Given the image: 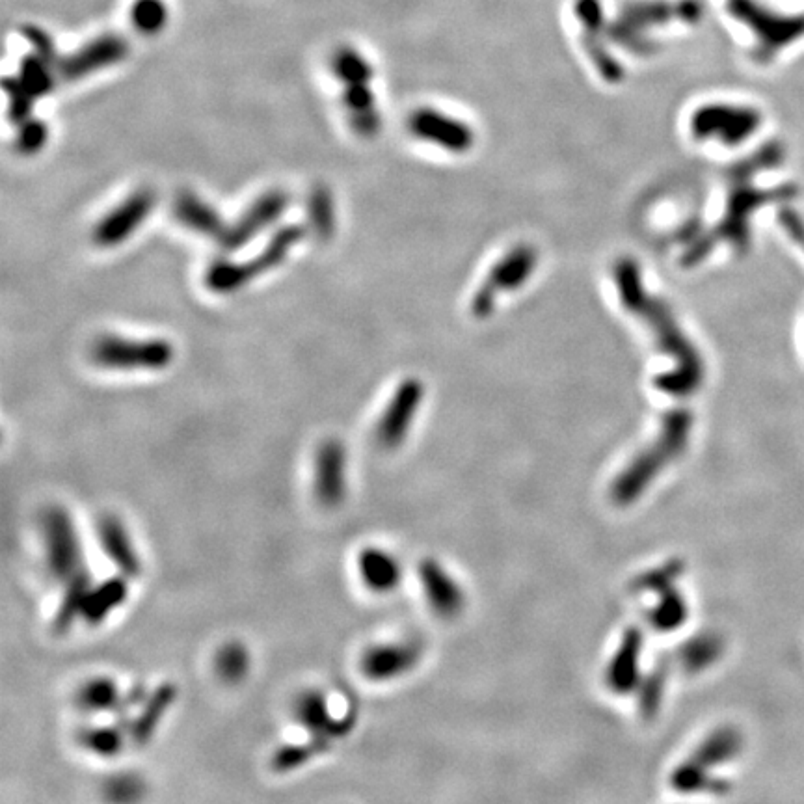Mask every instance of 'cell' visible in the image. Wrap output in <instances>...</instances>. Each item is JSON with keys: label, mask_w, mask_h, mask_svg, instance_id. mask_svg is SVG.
I'll use <instances>...</instances> for the list:
<instances>
[{"label": "cell", "mask_w": 804, "mask_h": 804, "mask_svg": "<svg viewBox=\"0 0 804 804\" xmlns=\"http://www.w3.org/2000/svg\"><path fill=\"white\" fill-rule=\"evenodd\" d=\"M77 698H79V706L82 710L92 711V713L118 711L123 702L120 687L114 680L105 678V676H99V678H94L82 685Z\"/></svg>", "instance_id": "29"}, {"label": "cell", "mask_w": 804, "mask_h": 804, "mask_svg": "<svg viewBox=\"0 0 804 804\" xmlns=\"http://www.w3.org/2000/svg\"><path fill=\"white\" fill-rule=\"evenodd\" d=\"M112 797L114 799H121L123 801V791H127L129 793V799H134L136 795H138V791L142 790L140 786H138V782L134 780V778H118V780H114V784H112Z\"/></svg>", "instance_id": "39"}, {"label": "cell", "mask_w": 804, "mask_h": 804, "mask_svg": "<svg viewBox=\"0 0 804 804\" xmlns=\"http://www.w3.org/2000/svg\"><path fill=\"white\" fill-rule=\"evenodd\" d=\"M127 596H129V585L125 581V576L121 574L118 577H110L88 592V598L82 607V620L90 626L101 624L110 617L114 609L125 603Z\"/></svg>", "instance_id": "24"}, {"label": "cell", "mask_w": 804, "mask_h": 804, "mask_svg": "<svg viewBox=\"0 0 804 804\" xmlns=\"http://www.w3.org/2000/svg\"><path fill=\"white\" fill-rule=\"evenodd\" d=\"M419 577L430 609L438 617L451 620L464 611L466 592L442 564L434 559H425L419 564Z\"/></svg>", "instance_id": "17"}, {"label": "cell", "mask_w": 804, "mask_h": 804, "mask_svg": "<svg viewBox=\"0 0 804 804\" xmlns=\"http://www.w3.org/2000/svg\"><path fill=\"white\" fill-rule=\"evenodd\" d=\"M216 674L226 684H239L250 670L248 650L241 643H229L218 650L215 659Z\"/></svg>", "instance_id": "32"}, {"label": "cell", "mask_w": 804, "mask_h": 804, "mask_svg": "<svg viewBox=\"0 0 804 804\" xmlns=\"http://www.w3.org/2000/svg\"><path fill=\"white\" fill-rule=\"evenodd\" d=\"M332 739L322 736H313L306 743H291L285 745L282 749H278L274 758H272V767L278 773H287V771H295L298 767L308 764L313 758H317L322 752L330 749Z\"/></svg>", "instance_id": "31"}, {"label": "cell", "mask_w": 804, "mask_h": 804, "mask_svg": "<svg viewBox=\"0 0 804 804\" xmlns=\"http://www.w3.org/2000/svg\"><path fill=\"white\" fill-rule=\"evenodd\" d=\"M175 695H177V691H175L174 684H161L155 691H151L148 697L144 698V706L138 713V717L131 721V728H129V737L134 745L142 747L151 741V737L155 736L164 715L172 708Z\"/></svg>", "instance_id": "23"}, {"label": "cell", "mask_w": 804, "mask_h": 804, "mask_svg": "<svg viewBox=\"0 0 804 804\" xmlns=\"http://www.w3.org/2000/svg\"><path fill=\"white\" fill-rule=\"evenodd\" d=\"M123 54H125V43H121L120 40L107 38V40L95 41L86 49H82L81 53L64 60L60 71L66 81H79L97 69L116 64L123 58Z\"/></svg>", "instance_id": "22"}, {"label": "cell", "mask_w": 804, "mask_h": 804, "mask_svg": "<svg viewBox=\"0 0 804 804\" xmlns=\"http://www.w3.org/2000/svg\"><path fill=\"white\" fill-rule=\"evenodd\" d=\"M421 656L423 644L417 641L378 644L363 654L360 667L367 680L389 682L408 674L419 663Z\"/></svg>", "instance_id": "14"}, {"label": "cell", "mask_w": 804, "mask_h": 804, "mask_svg": "<svg viewBox=\"0 0 804 804\" xmlns=\"http://www.w3.org/2000/svg\"><path fill=\"white\" fill-rule=\"evenodd\" d=\"M689 618V603L676 587L657 594V603L648 613V622L661 633L680 630Z\"/></svg>", "instance_id": "27"}, {"label": "cell", "mask_w": 804, "mask_h": 804, "mask_svg": "<svg viewBox=\"0 0 804 804\" xmlns=\"http://www.w3.org/2000/svg\"><path fill=\"white\" fill-rule=\"evenodd\" d=\"M175 220L198 235L213 237L218 241L226 229V222L213 205L200 198L194 192H179L174 200Z\"/></svg>", "instance_id": "19"}, {"label": "cell", "mask_w": 804, "mask_h": 804, "mask_svg": "<svg viewBox=\"0 0 804 804\" xmlns=\"http://www.w3.org/2000/svg\"><path fill=\"white\" fill-rule=\"evenodd\" d=\"M760 125L762 116L756 108L736 105H706L691 118V131L697 138H717L726 146L745 142Z\"/></svg>", "instance_id": "9"}, {"label": "cell", "mask_w": 804, "mask_h": 804, "mask_svg": "<svg viewBox=\"0 0 804 804\" xmlns=\"http://www.w3.org/2000/svg\"><path fill=\"white\" fill-rule=\"evenodd\" d=\"M536 263L538 254L533 246L520 244L512 248L509 254L503 255L497 261L490 274L484 278L483 285L471 300V313L477 319H486L496 306L497 295L522 287L535 272Z\"/></svg>", "instance_id": "7"}, {"label": "cell", "mask_w": 804, "mask_h": 804, "mask_svg": "<svg viewBox=\"0 0 804 804\" xmlns=\"http://www.w3.org/2000/svg\"><path fill=\"white\" fill-rule=\"evenodd\" d=\"M315 494L328 509L339 507L347 497V449L337 440L322 443L317 453Z\"/></svg>", "instance_id": "15"}, {"label": "cell", "mask_w": 804, "mask_h": 804, "mask_svg": "<svg viewBox=\"0 0 804 804\" xmlns=\"http://www.w3.org/2000/svg\"><path fill=\"white\" fill-rule=\"evenodd\" d=\"M90 590H92V576L88 574L86 568H82L81 572H77L66 583L62 602L58 605V611L54 615V630L58 633H66L73 626L75 618L82 615V607L86 603Z\"/></svg>", "instance_id": "26"}, {"label": "cell", "mask_w": 804, "mask_h": 804, "mask_svg": "<svg viewBox=\"0 0 804 804\" xmlns=\"http://www.w3.org/2000/svg\"><path fill=\"white\" fill-rule=\"evenodd\" d=\"M43 535L49 570L56 581L67 583L84 568L81 538L67 510L62 507L47 510L43 516Z\"/></svg>", "instance_id": "8"}, {"label": "cell", "mask_w": 804, "mask_h": 804, "mask_svg": "<svg viewBox=\"0 0 804 804\" xmlns=\"http://www.w3.org/2000/svg\"><path fill=\"white\" fill-rule=\"evenodd\" d=\"M425 397L421 380L406 378L391 395L386 410L376 425V440L384 449H397L404 443L414 425L416 414Z\"/></svg>", "instance_id": "12"}, {"label": "cell", "mask_w": 804, "mask_h": 804, "mask_svg": "<svg viewBox=\"0 0 804 804\" xmlns=\"http://www.w3.org/2000/svg\"><path fill=\"white\" fill-rule=\"evenodd\" d=\"M665 684H667V667L663 663H659L643 676L639 684V710L643 711L646 719L654 717L659 710L665 693Z\"/></svg>", "instance_id": "34"}, {"label": "cell", "mask_w": 804, "mask_h": 804, "mask_svg": "<svg viewBox=\"0 0 804 804\" xmlns=\"http://www.w3.org/2000/svg\"><path fill=\"white\" fill-rule=\"evenodd\" d=\"M743 749V736L737 728L723 726L711 732L689 758L678 765L670 777V786L678 793H724L726 782L711 778V771L730 764Z\"/></svg>", "instance_id": "4"}, {"label": "cell", "mask_w": 804, "mask_h": 804, "mask_svg": "<svg viewBox=\"0 0 804 804\" xmlns=\"http://www.w3.org/2000/svg\"><path fill=\"white\" fill-rule=\"evenodd\" d=\"M762 164H771V161H764L762 157L756 161L745 162L732 170V194L728 198L726 213L719 226L708 233L706 237L698 239L684 255V265L693 267L698 261H702L706 255L710 254L711 248L721 241L730 242L736 246L737 250H743L749 242V216L754 213L758 205H764L765 201L777 198V192H764L749 187V174L754 170H760Z\"/></svg>", "instance_id": "3"}, {"label": "cell", "mask_w": 804, "mask_h": 804, "mask_svg": "<svg viewBox=\"0 0 804 804\" xmlns=\"http://www.w3.org/2000/svg\"><path fill=\"white\" fill-rule=\"evenodd\" d=\"M306 229L302 226H285L278 229L270 241L263 246L259 254L246 259V261H229L222 259L207 268L205 285L216 295H229L242 287H246L252 280L267 274L272 268L282 265L289 257V252L304 241Z\"/></svg>", "instance_id": "5"}, {"label": "cell", "mask_w": 804, "mask_h": 804, "mask_svg": "<svg viewBox=\"0 0 804 804\" xmlns=\"http://www.w3.org/2000/svg\"><path fill=\"white\" fill-rule=\"evenodd\" d=\"M175 350L166 339H129L101 335L92 345V362L112 371H162L174 362Z\"/></svg>", "instance_id": "6"}, {"label": "cell", "mask_w": 804, "mask_h": 804, "mask_svg": "<svg viewBox=\"0 0 804 804\" xmlns=\"http://www.w3.org/2000/svg\"><path fill=\"white\" fill-rule=\"evenodd\" d=\"M644 635L639 628H628L622 635L617 652L605 669V684L617 695H630L643 680Z\"/></svg>", "instance_id": "16"}, {"label": "cell", "mask_w": 804, "mask_h": 804, "mask_svg": "<svg viewBox=\"0 0 804 804\" xmlns=\"http://www.w3.org/2000/svg\"><path fill=\"white\" fill-rule=\"evenodd\" d=\"M693 423V414L684 408L665 414L656 440L633 456L630 464L611 484V497L617 505L628 507L635 503L674 460L684 455L691 440Z\"/></svg>", "instance_id": "2"}, {"label": "cell", "mask_w": 804, "mask_h": 804, "mask_svg": "<svg viewBox=\"0 0 804 804\" xmlns=\"http://www.w3.org/2000/svg\"><path fill=\"white\" fill-rule=\"evenodd\" d=\"M684 572V563L680 559H672L669 563L661 564L657 568L644 572L643 576L635 581V589L659 594L663 590L672 589Z\"/></svg>", "instance_id": "35"}, {"label": "cell", "mask_w": 804, "mask_h": 804, "mask_svg": "<svg viewBox=\"0 0 804 804\" xmlns=\"http://www.w3.org/2000/svg\"><path fill=\"white\" fill-rule=\"evenodd\" d=\"M157 203L151 188H138L131 196L121 201L107 216H103L94 228V242L101 248L120 246L142 228Z\"/></svg>", "instance_id": "11"}, {"label": "cell", "mask_w": 804, "mask_h": 804, "mask_svg": "<svg viewBox=\"0 0 804 804\" xmlns=\"http://www.w3.org/2000/svg\"><path fill=\"white\" fill-rule=\"evenodd\" d=\"M289 203H291L289 194L283 190L265 192L233 224L226 226L222 237L216 242L226 252L242 250L244 246L254 241L257 235H261L265 229L276 224L285 215Z\"/></svg>", "instance_id": "10"}, {"label": "cell", "mask_w": 804, "mask_h": 804, "mask_svg": "<svg viewBox=\"0 0 804 804\" xmlns=\"http://www.w3.org/2000/svg\"><path fill=\"white\" fill-rule=\"evenodd\" d=\"M723 652V637L711 631H704L680 646V650L676 652V661L678 667L687 674H697L710 669L713 663L721 659Z\"/></svg>", "instance_id": "25"}, {"label": "cell", "mask_w": 804, "mask_h": 804, "mask_svg": "<svg viewBox=\"0 0 804 804\" xmlns=\"http://www.w3.org/2000/svg\"><path fill=\"white\" fill-rule=\"evenodd\" d=\"M295 717L296 721L313 736L328 737V739L347 736L356 724V715L352 711L341 719L332 717L328 700L321 691H308L298 698Z\"/></svg>", "instance_id": "18"}, {"label": "cell", "mask_w": 804, "mask_h": 804, "mask_svg": "<svg viewBox=\"0 0 804 804\" xmlns=\"http://www.w3.org/2000/svg\"><path fill=\"white\" fill-rule=\"evenodd\" d=\"M408 127L419 140L436 144L451 153H464L475 142L473 131L464 121L451 118L434 108L416 110L408 120Z\"/></svg>", "instance_id": "13"}, {"label": "cell", "mask_w": 804, "mask_h": 804, "mask_svg": "<svg viewBox=\"0 0 804 804\" xmlns=\"http://www.w3.org/2000/svg\"><path fill=\"white\" fill-rule=\"evenodd\" d=\"M308 222L317 239L328 241L335 231V203L332 190L324 185L313 188L308 198Z\"/></svg>", "instance_id": "30"}, {"label": "cell", "mask_w": 804, "mask_h": 804, "mask_svg": "<svg viewBox=\"0 0 804 804\" xmlns=\"http://www.w3.org/2000/svg\"><path fill=\"white\" fill-rule=\"evenodd\" d=\"M615 282L622 304L648 322L652 332L657 335L659 347L676 360L672 371L657 376L654 382L656 388L670 397L693 395L704 382V363L680 330L678 322L670 315L669 308L644 291L641 270L633 259L618 261L615 265Z\"/></svg>", "instance_id": "1"}, {"label": "cell", "mask_w": 804, "mask_h": 804, "mask_svg": "<svg viewBox=\"0 0 804 804\" xmlns=\"http://www.w3.org/2000/svg\"><path fill=\"white\" fill-rule=\"evenodd\" d=\"M129 736V728L123 724H105V726H92L84 728L79 736L84 751L99 756V758H114L125 747V737Z\"/></svg>", "instance_id": "28"}, {"label": "cell", "mask_w": 804, "mask_h": 804, "mask_svg": "<svg viewBox=\"0 0 804 804\" xmlns=\"http://www.w3.org/2000/svg\"><path fill=\"white\" fill-rule=\"evenodd\" d=\"M334 71L337 81L343 86L352 84H371L373 81V69L369 62L363 58L362 54L345 49L339 51L334 58Z\"/></svg>", "instance_id": "33"}, {"label": "cell", "mask_w": 804, "mask_h": 804, "mask_svg": "<svg viewBox=\"0 0 804 804\" xmlns=\"http://www.w3.org/2000/svg\"><path fill=\"white\" fill-rule=\"evenodd\" d=\"M363 585L376 594H386L401 585L402 568L395 555L380 548H365L358 557Z\"/></svg>", "instance_id": "21"}, {"label": "cell", "mask_w": 804, "mask_h": 804, "mask_svg": "<svg viewBox=\"0 0 804 804\" xmlns=\"http://www.w3.org/2000/svg\"><path fill=\"white\" fill-rule=\"evenodd\" d=\"M99 542L101 548L105 551L108 559L116 564V568L120 570L121 574L125 577H138L142 572V563L140 557L134 550L131 536L127 533V529L123 527V523L116 518V516H105L99 522Z\"/></svg>", "instance_id": "20"}, {"label": "cell", "mask_w": 804, "mask_h": 804, "mask_svg": "<svg viewBox=\"0 0 804 804\" xmlns=\"http://www.w3.org/2000/svg\"><path fill=\"white\" fill-rule=\"evenodd\" d=\"M6 92L10 95V118L17 123L32 118L34 95L28 92L21 81H6Z\"/></svg>", "instance_id": "38"}, {"label": "cell", "mask_w": 804, "mask_h": 804, "mask_svg": "<svg viewBox=\"0 0 804 804\" xmlns=\"http://www.w3.org/2000/svg\"><path fill=\"white\" fill-rule=\"evenodd\" d=\"M19 134H17V149L25 155H34L38 153L43 146L47 144L49 138V129L43 121L38 118H28V120L19 123Z\"/></svg>", "instance_id": "36"}, {"label": "cell", "mask_w": 804, "mask_h": 804, "mask_svg": "<svg viewBox=\"0 0 804 804\" xmlns=\"http://www.w3.org/2000/svg\"><path fill=\"white\" fill-rule=\"evenodd\" d=\"M21 84L27 88L30 94L34 95V99H38L51 92L53 79H51V73L47 71V67L36 60H28L21 69Z\"/></svg>", "instance_id": "37"}]
</instances>
